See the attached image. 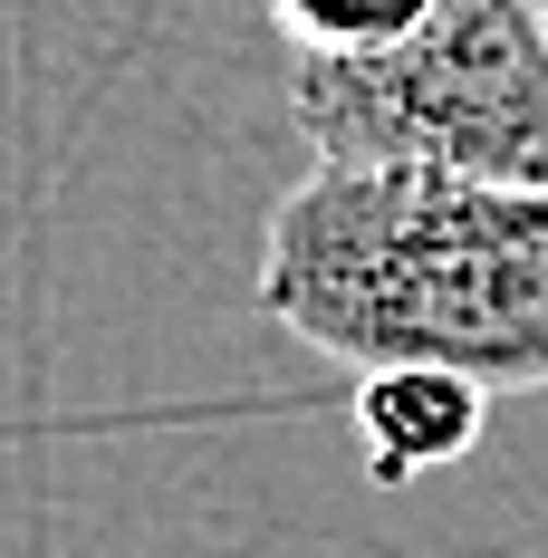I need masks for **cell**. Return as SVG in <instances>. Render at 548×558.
I'll list each match as a JSON object with an SVG mask.
<instances>
[{
	"label": "cell",
	"instance_id": "1",
	"mask_svg": "<svg viewBox=\"0 0 548 558\" xmlns=\"http://www.w3.org/2000/svg\"><path fill=\"white\" fill-rule=\"evenodd\" d=\"M251 299L328 366H442L482 395L548 386V183L308 165L260 222Z\"/></svg>",
	"mask_w": 548,
	"mask_h": 558
},
{
	"label": "cell",
	"instance_id": "3",
	"mask_svg": "<svg viewBox=\"0 0 548 558\" xmlns=\"http://www.w3.org/2000/svg\"><path fill=\"white\" fill-rule=\"evenodd\" d=\"M346 424H356V452H366L376 482H424V472H442L482 444L491 395L472 376H442V366H376V376H356Z\"/></svg>",
	"mask_w": 548,
	"mask_h": 558
},
{
	"label": "cell",
	"instance_id": "4",
	"mask_svg": "<svg viewBox=\"0 0 548 558\" xmlns=\"http://www.w3.org/2000/svg\"><path fill=\"white\" fill-rule=\"evenodd\" d=\"M289 58H376L434 20V0H270Z\"/></svg>",
	"mask_w": 548,
	"mask_h": 558
},
{
	"label": "cell",
	"instance_id": "2",
	"mask_svg": "<svg viewBox=\"0 0 548 558\" xmlns=\"http://www.w3.org/2000/svg\"><path fill=\"white\" fill-rule=\"evenodd\" d=\"M308 165L548 183V20L539 0H434L376 58H289Z\"/></svg>",
	"mask_w": 548,
	"mask_h": 558
},
{
	"label": "cell",
	"instance_id": "5",
	"mask_svg": "<svg viewBox=\"0 0 548 558\" xmlns=\"http://www.w3.org/2000/svg\"><path fill=\"white\" fill-rule=\"evenodd\" d=\"M539 20H548V0H539Z\"/></svg>",
	"mask_w": 548,
	"mask_h": 558
}]
</instances>
